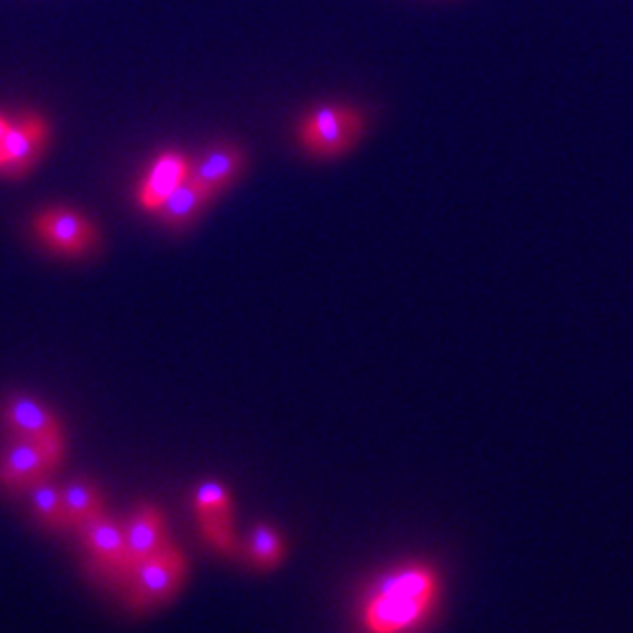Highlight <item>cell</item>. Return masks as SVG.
Segmentation results:
<instances>
[{
    "label": "cell",
    "mask_w": 633,
    "mask_h": 633,
    "mask_svg": "<svg viewBox=\"0 0 633 633\" xmlns=\"http://www.w3.org/2000/svg\"><path fill=\"white\" fill-rule=\"evenodd\" d=\"M442 582L432 566L403 563L380 577L362 603V624L368 633H413L436 608Z\"/></svg>",
    "instance_id": "6da1fadb"
},
{
    "label": "cell",
    "mask_w": 633,
    "mask_h": 633,
    "mask_svg": "<svg viewBox=\"0 0 633 633\" xmlns=\"http://www.w3.org/2000/svg\"><path fill=\"white\" fill-rule=\"evenodd\" d=\"M186 577L188 558L176 544L169 542L167 547L134 566L130 582L122 589L125 603L132 612H148L160 608L184 589Z\"/></svg>",
    "instance_id": "7a4b0ae2"
},
{
    "label": "cell",
    "mask_w": 633,
    "mask_h": 633,
    "mask_svg": "<svg viewBox=\"0 0 633 633\" xmlns=\"http://www.w3.org/2000/svg\"><path fill=\"white\" fill-rule=\"evenodd\" d=\"M76 533L82 540L90 573L101 579L103 585L115 587L120 591L125 589L132 575V560L127 554L125 528H122V523L106 514L103 509L101 514L82 523Z\"/></svg>",
    "instance_id": "3957f363"
},
{
    "label": "cell",
    "mask_w": 633,
    "mask_h": 633,
    "mask_svg": "<svg viewBox=\"0 0 633 633\" xmlns=\"http://www.w3.org/2000/svg\"><path fill=\"white\" fill-rule=\"evenodd\" d=\"M364 132V115L347 106H324L312 111L298 127V141L312 155L329 160L357 144Z\"/></svg>",
    "instance_id": "277c9868"
},
{
    "label": "cell",
    "mask_w": 633,
    "mask_h": 633,
    "mask_svg": "<svg viewBox=\"0 0 633 633\" xmlns=\"http://www.w3.org/2000/svg\"><path fill=\"white\" fill-rule=\"evenodd\" d=\"M192 509L209 547L223 556H237L240 542L233 531L231 490L221 481H202L192 496Z\"/></svg>",
    "instance_id": "5b68a950"
},
{
    "label": "cell",
    "mask_w": 633,
    "mask_h": 633,
    "mask_svg": "<svg viewBox=\"0 0 633 633\" xmlns=\"http://www.w3.org/2000/svg\"><path fill=\"white\" fill-rule=\"evenodd\" d=\"M33 231L47 249L62 256H85L99 244L97 227L80 211L66 207H49L33 219Z\"/></svg>",
    "instance_id": "8992f818"
},
{
    "label": "cell",
    "mask_w": 633,
    "mask_h": 633,
    "mask_svg": "<svg viewBox=\"0 0 633 633\" xmlns=\"http://www.w3.org/2000/svg\"><path fill=\"white\" fill-rule=\"evenodd\" d=\"M3 422L16 438H29V442L41 444L64 460L66 438L62 422L38 399L12 395L3 403Z\"/></svg>",
    "instance_id": "52a82bcc"
},
{
    "label": "cell",
    "mask_w": 633,
    "mask_h": 633,
    "mask_svg": "<svg viewBox=\"0 0 633 633\" xmlns=\"http://www.w3.org/2000/svg\"><path fill=\"white\" fill-rule=\"evenodd\" d=\"M62 465V457L47 451L45 446L16 438L0 457V486L10 492L29 490L38 481L52 477V471Z\"/></svg>",
    "instance_id": "ba28073f"
},
{
    "label": "cell",
    "mask_w": 633,
    "mask_h": 633,
    "mask_svg": "<svg viewBox=\"0 0 633 633\" xmlns=\"http://www.w3.org/2000/svg\"><path fill=\"white\" fill-rule=\"evenodd\" d=\"M47 144V125L41 115L26 113L20 122H12L3 144H0V174L20 179L35 163Z\"/></svg>",
    "instance_id": "9c48e42d"
},
{
    "label": "cell",
    "mask_w": 633,
    "mask_h": 633,
    "mask_svg": "<svg viewBox=\"0 0 633 633\" xmlns=\"http://www.w3.org/2000/svg\"><path fill=\"white\" fill-rule=\"evenodd\" d=\"M122 528H125V542L132 560V570L141 560H146L148 556L160 552L171 542L165 514L151 502L138 504L130 514V519L122 523Z\"/></svg>",
    "instance_id": "30bf717a"
},
{
    "label": "cell",
    "mask_w": 633,
    "mask_h": 633,
    "mask_svg": "<svg viewBox=\"0 0 633 633\" xmlns=\"http://www.w3.org/2000/svg\"><path fill=\"white\" fill-rule=\"evenodd\" d=\"M192 171V165L188 157L181 153H163L148 174L144 176V181L138 186V204L146 211H155L160 207L171 192L179 188L184 181H188V176Z\"/></svg>",
    "instance_id": "8fae6325"
},
{
    "label": "cell",
    "mask_w": 633,
    "mask_h": 633,
    "mask_svg": "<svg viewBox=\"0 0 633 633\" xmlns=\"http://www.w3.org/2000/svg\"><path fill=\"white\" fill-rule=\"evenodd\" d=\"M244 153L233 144H223L204 155V160L190 171V181H196L211 198H216L244 171Z\"/></svg>",
    "instance_id": "7c38bea8"
},
{
    "label": "cell",
    "mask_w": 633,
    "mask_h": 633,
    "mask_svg": "<svg viewBox=\"0 0 633 633\" xmlns=\"http://www.w3.org/2000/svg\"><path fill=\"white\" fill-rule=\"evenodd\" d=\"M214 200L204 188H200L196 181H184L176 188L171 196L157 207L153 214L160 219L171 231H186L188 225L198 221V216L207 209V204Z\"/></svg>",
    "instance_id": "4fadbf2b"
},
{
    "label": "cell",
    "mask_w": 633,
    "mask_h": 633,
    "mask_svg": "<svg viewBox=\"0 0 633 633\" xmlns=\"http://www.w3.org/2000/svg\"><path fill=\"white\" fill-rule=\"evenodd\" d=\"M244 560L256 573H270L281 566L287 558V540L268 523H258L252 528L244 544Z\"/></svg>",
    "instance_id": "5bb4252c"
},
{
    "label": "cell",
    "mask_w": 633,
    "mask_h": 633,
    "mask_svg": "<svg viewBox=\"0 0 633 633\" xmlns=\"http://www.w3.org/2000/svg\"><path fill=\"white\" fill-rule=\"evenodd\" d=\"M29 502L35 519L41 521L43 528L52 533H64L70 531V521L64 507V496H62V486L52 484L49 477L31 486L29 490Z\"/></svg>",
    "instance_id": "9a60e30c"
},
{
    "label": "cell",
    "mask_w": 633,
    "mask_h": 633,
    "mask_svg": "<svg viewBox=\"0 0 633 633\" xmlns=\"http://www.w3.org/2000/svg\"><path fill=\"white\" fill-rule=\"evenodd\" d=\"M64 507L70 521V531H78L82 523L103 512V496L101 490L87 479H76L62 488Z\"/></svg>",
    "instance_id": "2e32d148"
},
{
    "label": "cell",
    "mask_w": 633,
    "mask_h": 633,
    "mask_svg": "<svg viewBox=\"0 0 633 633\" xmlns=\"http://www.w3.org/2000/svg\"><path fill=\"white\" fill-rule=\"evenodd\" d=\"M10 125H12V122L5 115H0V144H3V138H5L8 130H10Z\"/></svg>",
    "instance_id": "e0dca14e"
}]
</instances>
